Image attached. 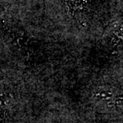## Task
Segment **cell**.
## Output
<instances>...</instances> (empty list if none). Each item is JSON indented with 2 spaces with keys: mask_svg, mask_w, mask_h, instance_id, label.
Returning <instances> with one entry per match:
<instances>
[{
  "mask_svg": "<svg viewBox=\"0 0 123 123\" xmlns=\"http://www.w3.org/2000/svg\"><path fill=\"white\" fill-rule=\"evenodd\" d=\"M10 96L0 89V123H4L8 116Z\"/></svg>",
  "mask_w": 123,
  "mask_h": 123,
  "instance_id": "cell-2",
  "label": "cell"
},
{
  "mask_svg": "<svg viewBox=\"0 0 123 123\" xmlns=\"http://www.w3.org/2000/svg\"><path fill=\"white\" fill-rule=\"evenodd\" d=\"M68 11L74 18H80L87 4V0H63Z\"/></svg>",
  "mask_w": 123,
  "mask_h": 123,
  "instance_id": "cell-1",
  "label": "cell"
}]
</instances>
